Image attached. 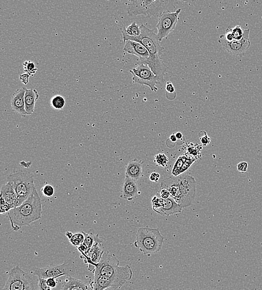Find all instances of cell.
Listing matches in <instances>:
<instances>
[{
	"mask_svg": "<svg viewBox=\"0 0 262 290\" xmlns=\"http://www.w3.org/2000/svg\"><path fill=\"white\" fill-rule=\"evenodd\" d=\"M24 70L26 72L29 73V75L35 74L36 72L35 63L31 61H27L24 63Z\"/></svg>",
	"mask_w": 262,
	"mask_h": 290,
	"instance_id": "4dcf8cb0",
	"label": "cell"
},
{
	"mask_svg": "<svg viewBox=\"0 0 262 290\" xmlns=\"http://www.w3.org/2000/svg\"><path fill=\"white\" fill-rule=\"evenodd\" d=\"M166 90L167 92L170 94L174 93L175 92V86L171 82L168 81L167 82Z\"/></svg>",
	"mask_w": 262,
	"mask_h": 290,
	"instance_id": "60d3db41",
	"label": "cell"
},
{
	"mask_svg": "<svg viewBox=\"0 0 262 290\" xmlns=\"http://www.w3.org/2000/svg\"><path fill=\"white\" fill-rule=\"evenodd\" d=\"M50 286L48 285L47 279L39 277V290H51Z\"/></svg>",
	"mask_w": 262,
	"mask_h": 290,
	"instance_id": "836d02e7",
	"label": "cell"
},
{
	"mask_svg": "<svg viewBox=\"0 0 262 290\" xmlns=\"http://www.w3.org/2000/svg\"><path fill=\"white\" fill-rule=\"evenodd\" d=\"M66 102L64 97L60 95H55L52 98L51 105L55 110L60 111L64 109Z\"/></svg>",
	"mask_w": 262,
	"mask_h": 290,
	"instance_id": "cb8c5ba5",
	"label": "cell"
},
{
	"mask_svg": "<svg viewBox=\"0 0 262 290\" xmlns=\"http://www.w3.org/2000/svg\"><path fill=\"white\" fill-rule=\"evenodd\" d=\"M7 182L11 184L16 192L18 198L17 206L27 200L35 188L33 175L25 171L11 173L7 176Z\"/></svg>",
	"mask_w": 262,
	"mask_h": 290,
	"instance_id": "8992f818",
	"label": "cell"
},
{
	"mask_svg": "<svg viewBox=\"0 0 262 290\" xmlns=\"http://www.w3.org/2000/svg\"><path fill=\"white\" fill-rule=\"evenodd\" d=\"M203 148L202 147L197 144H193V143L190 142L187 145L186 155L189 157L193 158L196 161L199 159L202 156L201 151Z\"/></svg>",
	"mask_w": 262,
	"mask_h": 290,
	"instance_id": "603a6c76",
	"label": "cell"
},
{
	"mask_svg": "<svg viewBox=\"0 0 262 290\" xmlns=\"http://www.w3.org/2000/svg\"><path fill=\"white\" fill-rule=\"evenodd\" d=\"M123 31H124L127 35L131 36H138L141 34V30L140 26H138L136 21L133 22L126 28H123Z\"/></svg>",
	"mask_w": 262,
	"mask_h": 290,
	"instance_id": "484cf974",
	"label": "cell"
},
{
	"mask_svg": "<svg viewBox=\"0 0 262 290\" xmlns=\"http://www.w3.org/2000/svg\"><path fill=\"white\" fill-rule=\"evenodd\" d=\"M125 43L123 51L127 53L138 56L140 59V63L144 64L147 61L149 57V53L143 45L132 40H127Z\"/></svg>",
	"mask_w": 262,
	"mask_h": 290,
	"instance_id": "5bb4252c",
	"label": "cell"
},
{
	"mask_svg": "<svg viewBox=\"0 0 262 290\" xmlns=\"http://www.w3.org/2000/svg\"><path fill=\"white\" fill-rule=\"evenodd\" d=\"M182 9H178L175 12L170 11H163L158 17V24L156 28L158 30V38L159 41H162L170 34L176 27L179 20V15L181 14Z\"/></svg>",
	"mask_w": 262,
	"mask_h": 290,
	"instance_id": "8fae6325",
	"label": "cell"
},
{
	"mask_svg": "<svg viewBox=\"0 0 262 290\" xmlns=\"http://www.w3.org/2000/svg\"><path fill=\"white\" fill-rule=\"evenodd\" d=\"M244 30L240 25H237L234 28H231L232 34L234 37V40H240L244 35Z\"/></svg>",
	"mask_w": 262,
	"mask_h": 290,
	"instance_id": "f1b7e54d",
	"label": "cell"
},
{
	"mask_svg": "<svg viewBox=\"0 0 262 290\" xmlns=\"http://www.w3.org/2000/svg\"><path fill=\"white\" fill-rule=\"evenodd\" d=\"M248 164L245 161L241 162L237 165V169L238 171L241 172H245L248 170Z\"/></svg>",
	"mask_w": 262,
	"mask_h": 290,
	"instance_id": "d590c367",
	"label": "cell"
},
{
	"mask_svg": "<svg viewBox=\"0 0 262 290\" xmlns=\"http://www.w3.org/2000/svg\"><path fill=\"white\" fill-rule=\"evenodd\" d=\"M76 266L71 259H67L62 265H51L43 268L33 269L31 273L38 277L47 279L49 278H57L64 276H72L76 273Z\"/></svg>",
	"mask_w": 262,
	"mask_h": 290,
	"instance_id": "9c48e42d",
	"label": "cell"
},
{
	"mask_svg": "<svg viewBox=\"0 0 262 290\" xmlns=\"http://www.w3.org/2000/svg\"><path fill=\"white\" fill-rule=\"evenodd\" d=\"M42 193L45 197H52L55 193L54 188L51 185L44 186L42 188Z\"/></svg>",
	"mask_w": 262,
	"mask_h": 290,
	"instance_id": "f546056e",
	"label": "cell"
},
{
	"mask_svg": "<svg viewBox=\"0 0 262 290\" xmlns=\"http://www.w3.org/2000/svg\"><path fill=\"white\" fill-rule=\"evenodd\" d=\"M0 196H1L5 201L9 204L11 209L16 208L17 206V195L13 187L9 183L7 182L2 186Z\"/></svg>",
	"mask_w": 262,
	"mask_h": 290,
	"instance_id": "d6986e66",
	"label": "cell"
},
{
	"mask_svg": "<svg viewBox=\"0 0 262 290\" xmlns=\"http://www.w3.org/2000/svg\"><path fill=\"white\" fill-rule=\"evenodd\" d=\"M168 158L164 154H158L155 156V162L157 166L161 168H166L168 164Z\"/></svg>",
	"mask_w": 262,
	"mask_h": 290,
	"instance_id": "83f0119b",
	"label": "cell"
},
{
	"mask_svg": "<svg viewBox=\"0 0 262 290\" xmlns=\"http://www.w3.org/2000/svg\"><path fill=\"white\" fill-rule=\"evenodd\" d=\"M224 38L229 42L234 40V37L231 33V28L229 27L227 29L226 34L224 35Z\"/></svg>",
	"mask_w": 262,
	"mask_h": 290,
	"instance_id": "74e56055",
	"label": "cell"
},
{
	"mask_svg": "<svg viewBox=\"0 0 262 290\" xmlns=\"http://www.w3.org/2000/svg\"><path fill=\"white\" fill-rule=\"evenodd\" d=\"M140 28L141 34L138 36L127 35L122 30V33L123 40L124 42L127 40L137 41L144 45L149 53V57L144 64L148 65L153 72L158 77L159 84H163L167 68L160 56L163 54L164 48L161 46L158 36L153 30L146 27L143 24H141Z\"/></svg>",
	"mask_w": 262,
	"mask_h": 290,
	"instance_id": "6da1fadb",
	"label": "cell"
},
{
	"mask_svg": "<svg viewBox=\"0 0 262 290\" xmlns=\"http://www.w3.org/2000/svg\"><path fill=\"white\" fill-rule=\"evenodd\" d=\"M200 141L201 144H203L204 146H207L210 144L211 141L210 137L209 136L207 133L205 132V134L202 136L200 137Z\"/></svg>",
	"mask_w": 262,
	"mask_h": 290,
	"instance_id": "e575fe53",
	"label": "cell"
},
{
	"mask_svg": "<svg viewBox=\"0 0 262 290\" xmlns=\"http://www.w3.org/2000/svg\"><path fill=\"white\" fill-rule=\"evenodd\" d=\"M160 177V176L159 173L153 172L151 175H150L149 179L151 182L157 183L159 182Z\"/></svg>",
	"mask_w": 262,
	"mask_h": 290,
	"instance_id": "f35d334b",
	"label": "cell"
},
{
	"mask_svg": "<svg viewBox=\"0 0 262 290\" xmlns=\"http://www.w3.org/2000/svg\"><path fill=\"white\" fill-rule=\"evenodd\" d=\"M182 207L179 205L171 197L169 198L164 199L162 206L159 208H153V210L159 215L167 217L174 215L175 214L182 212Z\"/></svg>",
	"mask_w": 262,
	"mask_h": 290,
	"instance_id": "2e32d148",
	"label": "cell"
},
{
	"mask_svg": "<svg viewBox=\"0 0 262 290\" xmlns=\"http://www.w3.org/2000/svg\"><path fill=\"white\" fill-rule=\"evenodd\" d=\"M188 157V156H187L186 154H183V155L179 156L178 158V159L174 166L173 169H172V174L174 176H178L180 175V171L182 167L183 164H184L185 161Z\"/></svg>",
	"mask_w": 262,
	"mask_h": 290,
	"instance_id": "d4e9b609",
	"label": "cell"
},
{
	"mask_svg": "<svg viewBox=\"0 0 262 290\" xmlns=\"http://www.w3.org/2000/svg\"><path fill=\"white\" fill-rule=\"evenodd\" d=\"M85 240V235L83 233L72 235L69 239L70 242L73 246L78 247L82 245Z\"/></svg>",
	"mask_w": 262,
	"mask_h": 290,
	"instance_id": "4316f807",
	"label": "cell"
},
{
	"mask_svg": "<svg viewBox=\"0 0 262 290\" xmlns=\"http://www.w3.org/2000/svg\"><path fill=\"white\" fill-rule=\"evenodd\" d=\"M261 246H262V242L261 243Z\"/></svg>",
	"mask_w": 262,
	"mask_h": 290,
	"instance_id": "f6af8a7d",
	"label": "cell"
},
{
	"mask_svg": "<svg viewBox=\"0 0 262 290\" xmlns=\"http://www.w3.org/2000/svg\"><path fill=\"white\" fill-rule=\"evenodd\" d=\"M153 209L159 208L164 202V199L162 198H158L157 197V195L153 197L152 199Z\"/></svg>",
	"mask_w": 262,
	"mask_h": 290,
	"instance_id": "d6a6232c",
	"label": "cell"
},
{
	"mask_svg": "<svg viewBox=\"0 0 262 290\" xmlns=\"http://www.w3.org/2000/svg\"><path fill=\"white\" fill-rule=\"evenodd\" d=\"M143 161L137 159L130 161L125 168V176L138 182L143 175Z\"/></svg>",
	"mask_w": 262,
	"mask_h": 290,
	"instance_id": "ac0fdd59",
	"label": "cell"
},
{
	"mask_svg": "<svg viewBox=\"0 0 262 290\" xmlns=\"http://www.w3.org/2000/svg\"><path fill=\"white\" fill-rule=\"evenodd\" d=\"M39 290V277L21 270L19 266L9 271L8 278L3 290Z\"/></svg>",
	"mask_w": 262,
	"mask_h": 290,
	"instance_id": "52a82bcc",
	"label": "cell"
},
{
	"mask_svg": "<svg viewBox=\"0 0 262 290\" xmlns=\"http://www.w3.org/2000/svg\"><path fill=\"white\" fill-rule=\"evenodd\" d=\"M0 197H1V199H0V202H1V205H0L1 213L3 214L8 213L9 210L11 209L10 205L5 201V199L1 196H0Z\"/></svg>",
	"mask_w": 262,
	"mask_h": 290,
	"instance_id": "1f68e13d",
	"label": "cell"
},
{
	"mask_svg": "<svg viewBox=\"0 0 262 290\" xmlns=\"http://www.w3.org/2000/svg\"><path fill=\"white\" fill-rule=\"evenodd\" d=\"M161 188L169 190L171 197L183 208L192 205L195 198L196 180L192 176L184 173L163 180Z\"/></svg>",
	"mask_w": 262,
	"mask_h": 290,
	"instance_id": "277c9868",
	"label": "cell"
},
{
	"mask_svg": "<svg viewBox=\"0 0 262 290\" xmlns=\"http://www.w3.org/2000/svg\"><path fill=\"white\" fill-rule=\"evenodd\" d=\"M244 35L240 40L227 41L224 38V35H220L219 39V44L222 45L223 50L229 54L239 56H245L246 52L250 47L249 40L250 29L244 30Z\"/></svg>",
	"mask_w": 262,
	"mask_h": 290,
	"instance_id": "7c38bea8",
	"label": "cell"
},
{
	"mask_svg": "<svg viewBox=\"0 0 262 290\" xmlns=\"http://www.w3.org/2000/svg\"><path fill=\"white\" fill-rule=\"evenodd\" d=\"M175 136H176L177 140H181V139L183 138V135L181 133H179V132H178V133L175 134Z\"/></svg>",
	"mask_w": 262,
	"mask_h": 290,
	"instance_id": "7bdbcfd3",
	"label": "cell"
},
{
	"mask_svg": "<svg viewBox=\"0 0 262 290\" xmlns=\"http://www.w3.org/2000/svg\"><path fill=\"white\" fill-rule=\"evenodd\" d=\"M27 89L25 87L18 88L11 97V108L15 112L22 116L27 115L25 104V94Z\"/></svg>",
	"mask_w": 262,
	"mask_h": 290,
	"instance_id": "9a60e30c",
	"label": "cell"
},
{
	"mask_svg": "<svg viewBox=\"0 0 262 290\" xmlns=\"http://www.w3.org/2000/svg\"><path fill=\"white\" fill-rule=\"evenodd\" d=\"M158 194L163 199H166L171 197L170 191L166 189V188H162V189L159 191Z\"/></svg>",
	"mask_w": 262,
	"mask_h": 290,
	"instance_id": "8d00e7d4",
	"label": "cell"
},
{
	"mask_svg": "<svg viewBox=\"0 0 262 290\" xmlns=\"http://www.w3.org/2000/svg\"><path fill=\"white\" fill-rule=\"evenodd\" d=\"M55 279V278H49L47 279L48 285L50 286L51 289L55 288L57 285V282Z\"/></svg>",
	"mask_w": 262,
	"mask_h": 290,
	"instance_id": "ab89813d",
	"label": "cell"
},
{
	"mask_svg": "<svg viewBox=\"0 0 262 290\" xmlns=\"http://www.w3.org/2000/svg\"><path fill=\"white\" fill-rule=\"evenodd\" d=\"M164 237L158 228L141 227L138 229L134 246L145 256H152L162 249Z\"/></svg>",
	"mask_w": 262,
	"mask_h": 290,
	"instance_id": "5b68a950",
	"label": "cell"
},
{
	"mask_svg": "<svg viewBox=\"0 0 262 290\" xmlns=\"http://www.w3.org/2000/svg\"><path fill=\"white\" fill-rule=\"evenodd\" d=\"M127 14L130 17L143 15L148 18L158 17L165 8L168 0H129Z\"/></svg>",
	"mask_w": 262,
	"mask_h": 290,
	"instance_id": "ba28073f",
	"label": "cell"
},
{
	"mask_svg": "<svg viewBox=\"0 0 262 290\" xmlns=\"http://www.w3.org/2000/svg\"><path fill=\"white\" fill-rule=\"evenodd\" d=\"M39 95L35 89H27L25 94V110L27 115H32L35 112L36 101Z\"/></svg>",
	"mask_w": 262,
	"mask_h": 290,
	"instance_id": "44dd1931",
	"label": "cell"
},
{
	"mask_svg": "<svg viewBox=\"0 0 262 290\" xmlns=\"http://www.w3.org/2000/svg\"><path fill=\"white\" fill-rule=\"evenodd\" d=\"M105 250L103 241L97 240L91 248L90 250L85 254L80 253V258L84 259L88 264V270L93 272L95 266L99 263L104 254Z\"/></svg>",
	"mask_w": 262,
	"mask_h": 290,
	"instance_id": "4fadbf2b",
	"label": "cell"
},
{
	"mask_svg": "<svg viewBox=\"0 0 262 290\" xmlns=\"http://www.w3.org/2000/svg\"><path fill=\"white\" fill-rule=\"evenodd\" d=\"M67 277L66 279L62 284L61 290H92L90 284H88L84 281L76 279L71 276Z\"/></svg>",
	"mask_w": 262,
	"mask_h": 290,
	"instance_id": "ffe728a7",
	"label": "cell"
},
{
	"mask_svg": "<svg viewBox=\"0 0 262 290\" xmlns=\"http://www.w3.org/2000/svg\"><path fill=\"white\" fill-rule=\"evenodd\" d=\"M170 139V140L173 142H176L177 140V138L176 136H175V134H172L171 136Z\"/></svg>",
	"mask_w": 262,
	"mask_h": 290,
	"instance_id": "b9f144b4",
	"label": "cell"
},
{
	"mask_svg": "<svg viewBox=\"0 0 262 290\" xmlns=\"http://www.w3.org/2000/svg\"><path fill=\"white\" fill-rule=\"evenodd\" d=\"M130 72L133 75L134 84L148 86L153 92L158 90L156 86L159 84L158 78L148 65L140 63L139 65L130 70Z\"/></svg>",
	"mask_w": 262,
	"mask_h": 290,
	"instance_id": "30bf717a",
	"label": "cell"
},
{
	"mask_svg": "<svg viewBox=\"0 0 262 290\" xmlns=\"http://www.w3.org/2000/svg\"><path fill=\"white\" fill-rule=\"evenodd\" d=\"M8 214L11 227L19 231L24 226L39 220L42 217V202L36 187L33 193L22 204L11 209Z\"/></svg>",
	"mask_w": 262,
	"mask_h": 290,
	"instance_id": "7a4b0ae2",
	"label": "cell"
},
{
	"mask_svg": "<svg viewBox=\"0 0 262 290\" xmlns=\"http://www.w3.org/2000/svg\"><path fill=\"white\" fill-rule=\"evenodd\" d=\"M118 259L107 250L105 251L99 263L93 271L94 277H101L109 279L115 289H121L132 279L133 271L129 266H120Z\"/></svg>",
	"mask_w": 262,
	"mask_h": 290,
	"instance_id": "3957f363",
	"label": "cell"
},
{
	"mask_svg": "<svg viewBox=\"0 0 262 290\" xmlns=\"http://www.w3.org/2000/svg\"><path fill=\"white\" fill-rule=\"evenodd\" d=\"M85 235V240L82 245L77 247L78 251L81 254H85L90 250L93 244L97 240L100 239L99 235L96 233L93 229H90L88 233L82 232Z\"/></svg>",
	"mask_w": 262,
	"mask_h": 290,
	"instance_id": "7402d4cb",
	"label": "cell"
},
{
	"mask_svg": "<svg viewBox=\"0 0 262 290\" xmlns=\"http://www.w3.org/2000/svg\"><path fill=\"white\" fill-rule=\"evenodd\" d=\"M138 194H139V191H138L136 182L129 177L125 176L121 197L125 200L132 201L137 197Z\"/></svg>",
	"mask_w": 262,
	"mask_h": 290,
	"instance_id": "e0dca14e",
	"label": "cell"
},
{
	"mask_svg": "<svg viewBox=\"0 0 262 290\" xmlns=\"http://www.w3.org/2000/svg\"><path fill=\"white\" fill-rule=\"evenodd\" d=\"M178 1H181L183 2H190L193 1V0H178Z\"/></svg>",
	"mask_w": 262,
	"mask_h": 290,
	"instance_id": "ee69618b",
	"label": "cell"
}]
</instances>
